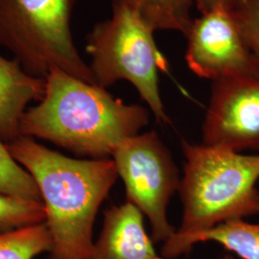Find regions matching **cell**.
<instances>
[{"mask_svg": "<svg viewBox=\"0 0 259 259\" xmlns=\"http://www.w3.org/2000/svg\"><path fill=\"white\" fill-rule=\"evenodd\" d=\"M202 137L208 147L259 152V78L213 81Z\"/></svg>", "mask_w": 259, "mask_h": 259, "instance_id": "8", "label": "cell"}, {"mask_svg": "<svg viewBox=\"0 0 259 259\" xmlns=\"http://www.w3.org/2000/svg\"><path fill=\"white\" fill-rule=\"evenodd\" d=\"M78 0H0V46L33 77L59 68L95 83L90 65L75 47L71 16Z\"/></svg>", "mask_w": 259, "mask_h": 259, "instance_id": "5", "label": "cell"}, {"mask_svg": "<svg viewBox=\"0 0 259 259\" xmlns=\"http://www.w3.org/2000/svg\"><path fill=\"white\" fill-rule=\"evenodd\" d=\"M231 13L250 50L259 61V0H246Z\"/></svg>", "mask_w": 259, "mask_h": 259, "instance_id": "16", "label": "cell"}, {"mask_svg": "<svg viewBox=\"0 0 259 259\" xmlns=\"http://www.w3.org/2000/svg\"><path fill=\"white\" fill-rule=\"evenodd\" d=\"M185 37L186 64L198 77L212 82L231 77L259 78V61L231 12L202 14L192 20Z\"/></svg>", "mask_w": 259, "mask_h": 259, "instance_id": "7", "label": "cell"}, {"mask_svg": "<svg viewBox=\"0 0 259 259\" xmlns=\"http://www.w3.org/2000/svg\"><path fill=\"white\" fill-rule=\"evenodd\" d=\"M111 158L125 185L127 202L148 218L152 240L165 243L176 232L167 219V206L182 180L170 150L150 131L123 141Z\"/></svg>", "mask_w": 259, "mask_h": 259, "instance_id": "6", "label": "cell"}, {"mask_svg": "<svg viewBox=\"0 0 259 259\" xmlns=\"http://www.w3.org/2000/svg\"><path fill=\"white\" fill-rule=\"evenodd\" d=\"M6 146L41 195L52 238L47 259H89L98 209L118 178L113 159L66 157L22 136Z\"/></svg>", "mask_w": 259, "mask_h": 259, "instance_id": "1", "label": "cell"}, {"mask_svg": "<svg viewBox=\"0 0 259 259\" xmlns=\"http://www.w3.org/2000/svg\"><path fill=\"white\" fill-rule=\"evenodd\" d=\"M47 81L26 73L17 59L0 55V139L6 144L20 137V121L28 105L40 101Z\"/></svg>", "mask_w": 259, "mask_h": 259, "instance_id": "10", "label": "cell"}, {"mask_svg": "<svg viewBox=\"0 0 259 259\" xmlns=\"http://www.w3.org/2000/svg\"><path fill=\"white\" fill-rule=\"evenodd\" d=\"M184 176L179 193L184 206L185 237L222 223L259 214V152L243 155L182 140Z\"/></svg>", "mask_w": 259, "mask_h": 259, "instance_id": "3", "label": "cell"}, {"mask_svg": "<svg viewBox=\"0 0 259 259\" xmlns=\"http://www.w3.org/2000/svg\"><path fill=\"white\" fill-rule=\"evenodd\" d=\"M154 31H178L184 36L192 22L193 0H118Z\"/></svg>", "mask_w": 259, "mask_h": 259, "instance_id": "12", "label": "cell"}, {"mask_svg": "<svg viewBox=\"0 0 259 259\" xmlns=\"http://www.w3.org/2000/svg\"><path fill=\"white\" fill-rule=\"evenodd\" d=\"M246 0H193L194 5L202 14H206L216 10L232 12L237 9Z\"/></svg>", "mask_w": 259, "mask_h": 259, "instance_id": "17", "label": "cell"}, {"mask_svg": "<svg viewBox=\"0 0 259 259\" xmlns=\"http://www.w3.org/2000/svg\"><path fill=\"white\" fill-rule=\"evenodd\" d=\"M208 241L221 244L242 259H259V224H251L243 219L222 223L185 237H177L173 234L163 243L161 255L176 258L182 254H188L195 244Z\"/></svg>", "mask_w": 259, "mask_h": 259, "instance_id": "11", "label": "cell"}, {"mask_svg": "<svg viewBox=\"0 0 259 259\" xmlns=\"http://www.w3.org/2000/svg\"><path fill=\"white\" fill-rule=\"evenodd\" d=\"M44 98L27 109L21 121L22 137L46 139L79 157H112L126 139L149 123V111L126 104L107 89L84 82L59 68L46 77Z\"/></svg>", "mask_w": 259, "mask_h": 259, "instance_id": "2", "label": "cell"}, {"mask_svg": "<svg viewBox=\"0 0 259 259\" xmlns=\"http://www.w3.org/2000/svg\"><path fill=\"white\" fill-rule=\"evenodd\" d=\"M155 31L118 0L110 19L98 22L88 36L87 52L95 83L107 89L121 80L132 83L158 123L169 124L158 88V72L167 61L154 39Z\"/></svg>", "mask_w": 259, "mask_h": 259, "instance_id": "4", "label": "cell"}, {"mask_svg": "<svg viewBox=\"0 0 259 259\" xmlns=\"http://www.w3.org/2000/svg\"><path fill=\"white\" fill-rule=\"evenodd\" d=\"M52 248L46 223L0 234V259H35Z\"/></svg>", "mask_w": 259, "mask_h": 259, "instance_id": "13", "label": "cell"}, {"mask_svg": "<svg viewBox=\"0 0 259 259\" xmlns=\"http://www.w3.org/2000/svg\"><path fill=\"white\" fill-rule=\"evenodd\" d=\"M42 201L0 193V234L46 222Z\"/></svg>", "mask_w": 259, "mask_h": 259, "instance_id": "14", "label": "cell"}, {"mask_svg": "<svg viewBox=\"0 0 259 259\" xmlns=\"http://www.w3.org/2000/svg\"><path fill=\"white\" fill-rule=\"evenodd\" d=\"M0 193L28 200L42 201L36 182L11 156L0 139Z\"/></svg>", "mask_w": 259, "mask_h": 259, "instance_id": "15", "label": "cell"}, {"mask_svg": "<svg viewBox=\"0 0 259 259\" xmlns=\"http://www.w3.org/2000/svg\"><path fill=\"white\" fill-rule=\"evenodd\" d=\"M156 259H170V258H166V257H159V256H157V258ZM218 259H234V257L232 256V254H225V255H223L222 257H220V258Z\"/></svg>", "mask_w": 259, "mask_h": 259, "instance_id": "18", "label": "cell"}, {"mask_svg": "<svg viewBox=\"0 0 259 259\" xmlns=\"http://www.w3.org/2000/svg\"><path fill=\"white\" fill-rule=\"evenodd\" d=\"M153 242L145 231L143 214L126 202L104 212L102 232L89 259H156Z\"/></svg>", "mask_w": 259, "mask_h": 259, "instance_id": "9", "label": "cell"}]
</instances>
